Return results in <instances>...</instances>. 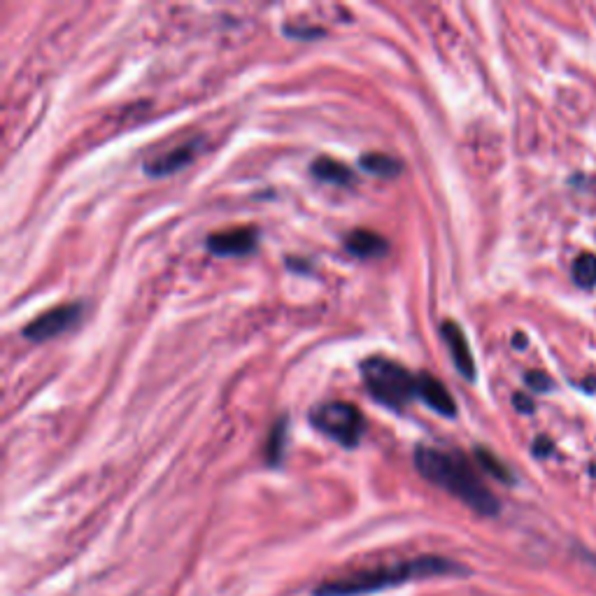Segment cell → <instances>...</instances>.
Wrapping results in <instances>:
<instances>
[{
	"label": "cell",
	"mask_w": 596,
	"mask_h": 596,
	"mask_svg": "<svg viewBox=\"0 0 596 596\" xmlns=\"http://www.w3.org/2000/svg\"><path fill=\"white\" fill-rule=\"evenodd\" d=\"M415 466L424 478L431 480L438 487L447 489L452 496L464 501L468 508H473L475 513H499V501H496V496L482 485L480 475L475 473L471 461L461 452L420 445L415 450Z\"/></svg>",
	"instance_id": "obj_1"
},
{
	"label": "cell",
	"mask_w": 596,
	"mask_h": 596,
	"mask_svg": "<svg viewBox=\"0 0 596 596\" xmlns=\"http://www.w3.org/2000/svg\"><path fill=\"white\" fill-rule=\"evenodd\" d=\"M450 573H464V566L445 557H417L401 564L382 566V569L359 571L352 576L329 580L317 587L315 596H366L387 590V587L410 583V580L450 576Z\"/></svg>",
	"instance_id": "obj_2"
},
{
	"label": "cell",
	"mask_w": 596,
	"mask_h": 596,
	"mask_svg": "<svg viewBox=\"0 0 596 596\" xmlns=\"http://www.w3.org/2000/svg\"><path fill=\"white\" fill-rule=\"evenodd\" d=\"M361 375L373 399L392 410H403L420 392V375L387 357H368L361 364Z\"/></svg>",
	"instance_id": "obj_3"
},
{
	"label": "cell",
	"mask_w": 596,
	"mask_h": 596,
	"mask_svg": "<svg viewBox=\"0 0 596 596\" xmlns=\"http://www.w3.org/2000/svg\"><path fill=\"white\" fill-rule=\"evenodd\" d=\"M310 422L317 431L345 447H357L361 434H364V415L357 406L345 401H331L312 408Z\"/></svg>",
	"instance_id": "obj_4"
},
{
	"label": "cell",
	"mask_w": 596,
	"mask_h": 596,
	"mask_svg": "<svg viewBox=\"0 0 596 596\" xmlns=\"http://www.w3.org/2000/svg\"><path fill=\"white\" fill-rule=\"evenodd\" d=\"M82 305L80 303H66L59 305V308H52L42 312L40 317H35L31 324H26L24 336L33 343H45V340L59 338L61 333L73 329V326L80 322L82 317Z\"/></svg>",
	"instance_id": "obj_5"
},
{
	"label": "cell",
	"mask_w": 596,
	"mask_h": 596,
	"mask_svg": "<svg viewBox=\"0 0 596 596\" xmlns=\"http://www.w3.org/2000/svg\"><path fill=\"white\" fill-rule=\"evenodd\" d=\"M259 231L254 226H238V229L212 233L208 238V250L217 257H245L257 250Z\"/></svg>",
	"instance_id": "obj_6"
},
{
	"label": "cell",
	"mask_w": 596,
	"mask_h": 596,
	"mask_svg": "<svg viewBox=\"0 0 596 596\" xmlns=\"http://www.w3.org/2000/svg\"><path fill=\"white\" fill-rule=\"evenodd\" d=\"M441 333H443L447 350H450V354H452V361H454V366H457V371L464 375L466 380H473L475 378V361H473L471 347H468V340L464 336V331H461V326L457 322H443Z\"/></svg>",
	"instance_id": "obj_7"
},
{
	"label": "cell",
	"mask_w": 596,
	"mask_h": 596,
	"mask_svg": "<svg viewBox=\"0 0 596 596\" xmlns=\"http://www.w3.org/2000/svg\"><path fill=\"white\" fill-rule=\"evenodd\" d=\"M417 399H422L429 408H434L438 415L454 417L457 415V403L447 392V387L441 380H436L434 375H420V392H417Z\"/></svg>",
	"instance_id": "obj_8"
},
{
	"label": "cell",
	"mask_w": 596,
	"mask_h": 596,
	"mask_svg": "<svg viewBox=\"0 0 596 596\" xmlns=\"http://www.w3.org/2000/svg\"><path fill=\"white\" fill-rule=\"evenodd\" d=\"M196 154H198V140L182 145V147L170 149V152H166V154H159L156 159L145 163V170L154 177L170 175V173H175V170H180L187 166V163L194 161Z\"/></svg>",
	"instance_id": "obj_9"
},
{
	"label": "cell",
	"mask_w": 596,
	"mask_h": 596,
	"mask_svg": "<svg viewBox=\"0 0 596 596\" xmlns=\"http://www.w3.org/2000/svg\"><path fill=\"white\" fill-rule=\"evenodd\" d=\"M345 247H347V252H352L354 257H359V259L385 257L389 250L385 238L378 236V233H373V231H366V229L347 233Z\"/></svg>",
	"instance_id": "obj_10"
},
{
	"label": "cell",
	"mask_w": 596,
	"mask_h": 596,
	"mask_svg": "<svg viewBox=\"0 0 596 596\" xmlns=\"http://www.w3.org/2000/svg\"><path fill=\"white\" fill-rule=\"evenodd\" d=\"M312 175L319 177L322 182L331 184H352L354 175L352 170L336 159H329V156H322V159L312 161Z\"/></svg>",
	"instance_id": "obj_11"
},
{
	"label": "cell",
	"mask_w": 596,
	"mask_h": 596,
	"mask_svg": "<svg viewBox=\"0 0 596 596\" xmlns=\"http://www.w3.org/2000/svg\"><path fill=\"white\" fill-rule=\"evenodd\" d=\"M361 168H364L366 173H373L378 177H396L401 173V163L396 161L394 156L382 152L361 156Z\"/></svg>",
	"instance_id": "obj_12"
},
{
	"label": "cell",
	"mask_w": 596,
	"mask_h": 596,
	"mask_svg": "<svg viewBox=\"0 0 596 596\" xmlns=\"http://www.w3.org/2000/svg\"><path fill=\"white\" fill-rule=\"evenodd\" d=\"M573 280L583 289L596 287V254H580L573 264Z\"/></svg>",
	"instance_id": "obj_13"
},
{
	"label": "cell",
	"mask_w": 596,
	"mask_h": 596,
	"mask_svg": "<svg viewBox=\"0 0 596 596\" xmlns=\"http://www.w3.org/2000/svg\"><path fill=\"white\" fill-rule=\"evenodd\" d=\"M475 459H478V464L485 468V471L489 473V475H494L496 480H501V482H513V473L508 471V466L503 464L501 459H496L492 452L489 450H485V447H478V450H475Z\"/></svg>",
	"instance_id": "obj_14"
},
{
	"label": "cell",
	"mask_w": 596,
	"mask_h": 596,
	"mask_svg": "<svg viewBox=\"0 0 596 596\" xmlns=\"http://www.w3.org/2000/svg\"><path fill=\"white\" fill-rule=\"evenodd\" d=\"M285 420L275 424L271 438H268V445H266V459L268 464L275 466L282 461V450H285V436H287V427H285Z\"/></svg>",
	"instance_id": "obj_15"
},
{
	"label": "cell",
	"mask_w": 596,
	"mask_h": 596,
	"mask_svg": "<svg viewBox=\"0 0 596 596\" xmlns=\"http://www.w3.org/2000/svg\"><path fill=\"white\" fill-rule=\"evenodd\" d=\"M527 385L534 389V392H548V389L552 387V380L545 373H529Z\"/></svg>",
	"instance_id": "obj_16"
},
{
	"label": "cell",
	"mask_w": 596,
	"mask_h": 596,
	"mask_svg": "<svg viewBox=\"0 0 596 596\" xmlns=\"http://www.w3.org/2000/svg\"><path fill=\"white\" fill-rule=\"evenodd\" d=\"M534 452L538 454V457H545V454H550V452H552V443L548 441V438H536Z\"/></svg>",
	"instance_id": "obj_17"
},
{
	"label": "cell",
	"mask_w": 596,
	"mask_h": 596,
	"mask_svg": "<svg viewBox=\"0 0 596 596\" xmlns=\"http://www.w3.org/2000/svg\"><path fill=\"white\" fill-rule=\"evenodd\" d=\"M515 406L522 410V413H531V410H534V403H531L529 399H524L522 394H517L515 396Z\"/></svg>",
	"instance_id": "obj_18"
}]
</instances>
